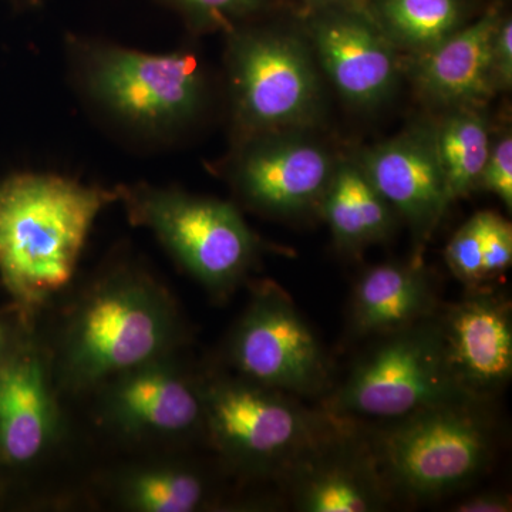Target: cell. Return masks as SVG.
<instances>
[{
  "instance_id": "1",
  "label": "cell",
  "mask_w": 512,
  "mask_h": 512,
  "mask_svg": "<svg viewBox=\"0 0 512 512\" xmlns=\"http://www.w3.org/2000/svg\"><path fill=\"white\" fill-rule=\"evenodd\" d=\"M66 56L84 106L130 140L173 143L197 123L207 104V74L191 50L146 53L72 35Z\"/></svg>"
},
{
  "instance_id": "2",
  "label": "cell",
  "mask_w": 512,
  "mask_h": 512,
  "mask_svg": "<svg viewBox=\"0 0 512 512\" xmlns=\"http://www.w3.org/2000/svg\"><path fill=\"white\" fill-rule=\"evenodd\" d=\"M117 188L50 173L0 183V279L25 318L72 281L100 212Z\"/></svg>"
},
{
  "instance_id": "3",
  "label": "cell",
  "mask_w": 512,
  "mask_h": 512,
  "mask_svg": "<svg viewBox=\"0 0 512 512\" xmlns=\"http://www.w3.org/2000/svg\"><path fill=\"white\" fill-rule=\"evenodd\" d=\"M178 332L173 299L153 278L126 266L114 269L70 316L62 343L64 380L87 389L163 359Z\"/></svg>"
},
{
  "instance_id": "4",
  "label": "cell",
  "mask_w": 512,
  "mask_h": 512,
  "mask_svg": "<svg viewBox=\"0 0 512 512\" xmlns=\"http://www.w3.org/2000/svg\"><path fill=\"white\" fill-rule=\"evenodd\" d=\"M225 35L229 110L237 143L296 131L316 120L322 92L308 39L256 20Z\"/></svg>"
},
{
  "instance_id": "5",
  "label": "cell",
  "mask_w": 512,
  "mask_h": 512,
  "mask_svg": "<svg viewBox=\"0 0 512 512\" xmlns=\"http://www.w3.org/2000/svg\"><path fill=\"white\" fill-rule=\"evenodd\" d=\"M116 188L128 221L148 229L208 291H232L254 265L258 239L229 202L146 183Z\"/></svg>"
},
{
  "instance_id": "6",
  "label": "cell",
  "mask_w": 512,
  "mask_h": 512,
  "mask_svg": "<svg viewBox=\"0 0 512 512\" xmlns=\"http://www.w3.org/2000/svg\"><path fill=\"white\" fill-rule=\"evenodd\" d=\"M204 427L232 463L259 473L291 471L326 439L318 417L284 392L244 379L202 384Z\"/></svg>"
},
{
  "instance_id": "7",
  "label": "cell",
  "mask_w": 512,
  "mask_h": 512,
  "mask_svg": "<svg viewBox=\"0 0 512 512\" xmlns=\"http://www.w3.org/2000/svg\"><path fill=\"white\" fill-rule=\"evenodd\" d=\"M473 402L448 369L439 323L387 335L363 357L329 407L336 414L399 420L440 404Z\"/></svg>"
},
{
  "instance_id": "8",
  "label": "cell",
  "mask_w": 512,
  "mask_h": 512,
  "mask_svg": "<svg viewBox=\"0 0 512 512\" xmlns=\"http://www.w3.org/2000/svg\"><path fill=\"white\" fill-rule=\"evenodd\" d=\"M471 403L440 404L397 420L375 457L390 480L417 497H433L476 477L490 458L491 437Z\"/></svg>"
},
{
  "instance_id": "9",
  "label": "cell",
  "mask_w": 512,
  "mask_h": 512,
  "mask_svg": "<svg viewBox=\"0 0 512 512\" xmlns=\"http://www.w3.org/2000/svg\"><path fill=\"white\" fill-rule=\"evenodd\" d=\"M228 352L241 377L279 392L315 394L328 380L318 338L291 298L272 282L252 292Z\"/></svg>"
},
{
  "instance_id": "10",
  "label": "cell",
  "mask_w": 512,
  "mask_h": 512,
  "mask_svg": "<svg viewBox=\"0 0 512 512\" xmlns=\"http://www.w3.org/2000/svg\"><path fill=\"white\" fill-rule=\"evenodd\" d=\"M336 164L325 147L298 130L279 131L238 141L228 174L249 207L292 217L319 205Z\"/></svg>"
},
{
  "instance_id": "11",
  "label": "cell",
  "mask_w": 512,
  "mask_h": 512,
  "mask_svg": "<svg viewBox=\"0 0 512 512\" xmlns=\"http://www.w3.org/2000/svg\"><path fill=\"white\" fill-rule=\"evenodd\" d=\"M305 15L306 37L343 99L370 109L392 96L399 83V49L369 10L332 6Z\"/></svg>"
},
{
  "instance_id": "12",
  "label": "cell",
  "mask_w": 512,
  "mask_h": 512,
  "mask_svg": "<svg viewBox=\"0 0 512 512\" xmlns=\"http://www.w3.org/2000/svg\"><path fill=\"white\" fill-rule=\"evenodd\" d=\"M357 163L393 211L429 237L450 205L433 127L404 131L369 148Z\"/></svg>"
},
{
  "instance_id": "13",
  "label": "cell",
  "mask_w": 512,
  "mask_h": 512,
  "mask_svg": "<svg viewBox=\"0 0 512 512\" xmlns=\"http://www.w3.org/2000/svg\"><path fill=\"white\" fill-rule=\"evenodd\" d=\"M503 12V3L494 2L453 35L413 55L410 72L421 96L453 109L483 107L497 93L491 49Z\"/></svg>"
},
{
  "instance_id": "14",
  "label": "cell",
  "mask_w": 512,
  "mask_h": 512,
  "mask_svg": "<svg viewBox=\"0 0 512 512\" xmlns=\"http://www.w3.org/2000/svg\"><path fill=\"white\" fill-rule=\"evenodd\" d=\"M448 369L471 397L494 392L512 373V323L507 303L473 296L439 323Z\"/></svg>"
},
{
  "instance_id": "15",
  "label": "cell",
  "mask_w": 512,
  "mask_h": 512,
  "mask_svg": "<svg viewBox=\"0 0 512 512\" xmlns=\"http://www.w3.org/2000/svg\"><path fill=\"white\" fill-rule=\"evenodd\" d=\"M109 412L126 433L177 436L204 427L201 387L161 359L117 376Z\"/></svg>"
},
{
  "instance_id": "16",
  "label": "cell",
  "mask_w": 512,
  "mask_h": 512,
  "mask_svg": "<svg viewBox=\"0 0 512 512\" xmlns=\"http://www.w3.org/2000/svg\"><path fill=\"white\" fill-rule=\"evenodd\" d=\"M56 413L45 366L35 350L0 357V457L35 460L55 437Z\"/></svg>"
},
{
  "instance_id": "17",
  "label": "cell",
  "mask_w": 512,
  "mask_h": 512,
  "mask_svg": "<svg viewBox=\"0 0 512 512\" xmlns=\"http://www.w3.org/2000/svg\"><path fill=\"white\" fill-rule=\"evenodd\" d=\"M329 436L289 473L295 476L293 500L306 512H367L384 505L383 480L375 458L332 454Z\"/></svg>"
},
{
  "instance_id": "18",
  "label": "cell",
  "mask_w": 512,
  "mask_h": 512,
  "mask_svg": "<svg viewBox=\"0 0 512 512\" xmlns=\"http://www.w3.org/2000/svg\"><path fill=\"white\" fill-rule=\"evenodd\" d=\"M433 306L429 279L416 261L372 266L353 291L352 329L357 336L392 335L426 319Z\"/></svg>"
},
{
  "instance_id": "19",
  "label": "cell",
  "mask_w": 512,
  "mask_h": 512,
  "mask_svg": "<svg viewBox=\"0 0 512 512\" xmlns=\"http://www.w3.org/2000/svg\"><path fill=\"white\" fill-rule=\"evenodd\" d=\"M319 207L336 244L346 251H357L392 234L396 212L357 161L336 164Z\"/></svg>"
},
{
  "instance_id": "20",
  "label": "cell",
  "mask_w": 512,
  "mask_h": 512,
  "mask_svg": "<svg viewBox=\"0 0 512 512\" xmlns=\"http://www.w3.org/2000/svg\"><path fill=\"white\" fill-rule=\"evenodd\" d=\"M370 16L397 49H430L470 22L473 0H369Z\"/></svg>"
},
{
  "instance_id": "21",
  "label": "cell",
  "mask_w": 512,
  "mask_h": 512,
  "mask_svg": "<svg viewBox=\"0 0 512 512\" xmlns=\"http://www.w3.org/2000/svg\"><path fill=\"white\" fill-rule=\"evenodd\" d=\"M448 204L480 188L491 134L481 107H453L433 127Z\"/></svg>"
},
{
  "instance_id": "22",
  "label": "cell",
  "mask_w": 512,
  "mask_h": 512,
  "mask_svg": "<svg viewBox=\"0 0 512 512\" xmlns=\"http://www.w3.org/2000/svg\"><path fill=\"white\" fill-rule=\"evenodd\" d=\"M208 497L207 483L185 467H150L131 474L123 484V500L140 512H192Z\"/></svg>"
},
{
  "instance_id": "23",
  "label": "cell",
  "mask_w": 512,
  "mask_h": 512,
  "mask_svg": "<svg viewBox=\"0 0 512 512\" xmlns=\"http://www.w3.org/2000/svg\"><path fill=\"white\" fill-rule=\"evenodd\" d=\"M197 33L221 32L254 22L275 8L278 0H160Z\"/></svg>"
},
{
  "instance_id": "24",
  "label": "cell",
  "mask_w": 512,
  "mask_h": 512,
  "mask_svg": "<svg viewBox=\"0 0 512 512\" xmlns=\"http://www.w3.org/2000/svg\"><path fill=\"white\" fill-rule=\"evenodd\" d=\"M487 217L488 211L478 212L458 229L447 245L448 268L467 285L484 281L483 251Z\"/></svg>"
},
{
  "instance_id": "25",
  "label": "cell",
  "mask_w": 512,
  "mask_h": 512,
  "mask_svg": "<svg viewBox=\"0 0 512 512\" xmlns=\"http://www.w3.org/2000/svg\"><path fill=\"white\" fill-rule=\"evenodd\" d=\"M480 188L493 192L511 211L512 137L510 130H504L497 138L491 137L490 151L481 175Z\"/></svg>"
},
{
  "instance_id": "26",
  "label": "cell",
  "mask_w": 512,
  "mask_h": 512,
  "mask_svg": "<svg viewBox=\"0 0 512 512\" xmlns=\"http://www.w3.org/2000/svg\"><path fill=\"white\" fill-rule=\"evenodd\" d=\"M512 261V228L501 215L488 212L485 227L483 274L484 279L507 271Z\"/></svg>"
},
{
  "instance_id": "27",
  "label": "cell",
  "mask_w": 512,
  "mask_h": 512,
  "mask_svg": "<svg viewBox=\"0 0 512 512\" xmlns=\"http://www.w3.org/2000/svg\"><path fill=\"white\" fill-rule=\"evenodd\" d=\"M491 70H493L497 93L510 90L512 86V19L505 9L494 33Z\"/></svg>"
},
{
  "instance_id": "28",
  "label": "cell",
  "mask_w": 512,
  "mask_h": 512,
  "mask_svg": "<svg viewBox=\"0 0 512 512\" xmlns=\"http://www.w3.org/2000/svg\"><path fill=\"white\" fill-rule=\"evenodd\" d=\"M458 512H507L511 511V501L507 495L481 494L463 501L454 508Z\"/></svg>"
},
{
  "instance_id": "29",
  "label": "cell",
  "mask_w": 512,
  "mask_h": 512,
  "mask_svg": "<svg viewBox=\"0 0 512 512\" xmlns=\"http://www.w3.org/2000/svg\"><path fill=\"white\" fill-rule=\"evenodd\" d=\"M306 5V10L316 8H353V9H367L369 0H303Z\"/></svg>"
},
{
  "instance_id": "30",
  "label": "cell",
  "mask_w": 512,
  "mask_h": 512,
  "mask_svg": "<svg viewBox=\"0 0 512 512\" xmlns=\"http://www.w3.org/2000/svg\"><path fill=\"white\" fill-rule=\"evenodd\" d=\"M19 5L25 6V8H37L42 5L45 0H15Z\"/></svg>"
},
{
  "instance_id": "31",
  "label": "cell",
  "mask_w": 512,
  "mask_h": 512,
  "mask_svg": "<svg viewBox=\"0 0 512 512\" xmlns=\"http://www.w3.org/2000/svg\"><path fill=\"white\" fill-rule=\"evenodd\" d=\"M6 345V330L5 326L0 323V357H2L3 349H5Z\"/></svg>"
}]
</instances>
